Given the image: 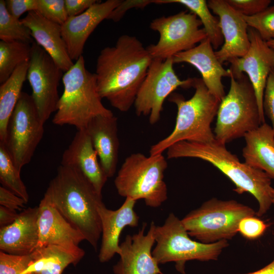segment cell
<instances>
[{
  "label": "cell",
  "mask_w": 274,
  "mask_h": 274,
  "mask_svg": "<svg viewBox=\"0 0 274 274\" xmlns=\"http://www.w3.org/2000/svg\"><path fill=\"white\" fill-rule=\"evenodd\" d=\"M153 3L166 4L177 3L182 5L195 14L200 20L208 38L214 49L222 47L224 43L219 18L212 14L205 0H153Z\"/></svg>",
  "instance_id": "83f0119b"
},
{
  "label": "cell",
  "mask_w": 274,
  "mask_h": 274,
  "mask_svg": "<svg viewBox=\"0 0 274 274\" xmlns=\"http://www.w3.org/2000/svg\"><path fill=\"white\" fill-rule=\"evenodd\" d=\"M61 165L81 172L96 192L101 194L108 178L98 160L90 138L85 129L77 130L71 143L62 154Z\"/></svg>",
  "instance_id": "44dd1931"
},
{
  "label": "cell",
  "mask_w": 274,
  "mask_h": 274,
  "mask_svg": "<svg viewBox=\"0 0 274 274\" xmlns=\"http://www.w3.org/2000/svg\"><path fill=\"white\" fill-rule=\"evenodd\" d=\"M44 197L96 251L102 232L97 211L102 196L83 174L76 168L60 165Z\"/></svg>",
  "instance_id": "7a4b0ae2"
},
{
  "label": "cell",
  "mask_w": 274,
  "mask_h": 274,
  "mask_svg": "<svg viewBox=\"0 0 274 274\" xmlns=\"http://www.w3.org/2000/svg\"><path fill=\"white\" fill-rule=\"evenodd\" d=\"M25 200L6 188L0 187V204L7 208L17 210L24 207Z\"/></svg>",
  "instance_id": "ab89813d"
},
{
  "label": "cell",
  "mask_w": 274,
  "mask_h": 274,
  "mask_svg": "<svg viewBox=\"0 0 274 274\" xmlns=\"http://www.w3.org/2000/svg\"><path fill=\"white\" fill-rule=\"evenodd\" d=\"M230 86L221 100L214 130L215 139L225 145L258 128L262 124L253 87L244 73L230 68Z\"/></svg>",
  "instance_id": "8992f818"
},
{
  "label": "cell",
  "mask_w": 274,
  "mask_h": 274,
  "mask_svg": "<svg viewBox=\"0 0 274 274\" xmlns=\"http://www.w3.org/2000/svg\"><path fill=\"white\" fill-rule=\"evenodd\" d=\"M30 30L8 11L5 1H0V39L5 42L33 43Z\"/></svg>",
  "instance_id": "4dcf8cb0"
},
{
  "label": "cell",
  "mask_w": 274,
  "mask_h": 274,
  "mask_svg": "<svg viewBox=\"0 0 274 274\" xmlns=\"http://www.w3.org/2000/svg\"><path fill=\"white\" fill-rule=\"evenodd\" d=\"M31 260V254L17 255L0 251V274H24Z\"/></svg>",
  "instance_id": "836d02e7"
},
{
  "label": "cell",
  "mask_w": 274,
  "mask_h": 274,
  "mask_svg": "<svg viewBox=\"0 0 274 274\" xmlns=\"http://www.w3.org/2000/svg\"><path fill=\"white\" fill-rule=\"evenodd\" d=\"M38 216V206L27 208L13 223L1 227V251L17 255L34 252L39 241Z\"/></svg>",
  "instance_id": "7402d4cb"
},
{
  "label": "cell",
  "mask_w": 274,
  "mask_h": 274,
  "mask_svg": "<svg viewBox=\"0 0 274 274\" xmlns=\"http://www.w3.org/2000/svg\"><path fill=\"white\" fill-rule=\"evenodd\" d=\"M195 93L189 99L176 92L168 100L177 108L173 130L166 137L153 145L150 155L162 154L173 145L181 141L208 143L215 140L211 124L217 116L221 101L208 89L200 78H194Z\"/></svg>",
  "instance_id": "277c9868"
},
{
  "label": "cell",
  "mask_w": 274,
  "mask_h": 274,
  "mask_svg": "<svg viewBox=\"0 0 274 274\" xmlns=\"http://www.w3.org/2000/svg\"><path fill=\"white\" fill-rule=\"evenodd\" d=\"M243 17L249 27L256 30L263 40L267 42L274 39V5L255 15Z\"/></svg>",
  "instance_id": "1f68e13d"
},
{
  "label": "cell",
  "mask_w": 274,
  "mask_h": 274,
  "mask_svg": "<svg viewBox=\"0 0 274 274\" xmlns=\"http://www.w3.org/2000/svg\"><path fill=\"white\" fill-rule=\"evenodd\" d=\"M62 80L64 89L52 119L54 124L85 129L94 117L114 115L102 104L95 74L86 68L83 55L64 73Z\"/></svg>",
  "instance_id": "5b68a950"
},
{
  "label": "cell",
  "mask_w": 274,
  "mask_h": 274,
  "mask_svg": "<svg viewBox=\"0 0 274 274\" xmlns=\"http://www.w3.org/2000/svg\"><path fill=\"white\" fill-rule=\"evenodd\" d=\"M5 5L9 13L19 19L26 12L36 11L38 0H6Z\"/></svg>",
  "instance_id": "f35d334b"
},
{
  "label": "cell",
  "mask_w": 274,
  "mask_h": 274,
  "mask_svg": "<svg viewBox=\"0 0 274 274\" xmlns=\"http://www.w3.org/2000/svg\"><path fill=\"white\" fill-rule=\"evenodd\" d=\"M174 63L185 62L192 65L200 72L202 80L209 91L221 101L225 96L222 79L230 77L229 69L226 70L216 56L208 38L198 45L173 57Z\"/></svg>",
  "instance_id": "d6986e66"
},
{
  "label": "cell",
  "mask_w": 274,
  "mask_h": 274,
  "mask_svg": "<svg viewBox=\"0 0 274 274\" xmlns=\"http://www.w3.org/2000/svg\"><path fill=\"white\" fill-rule=\"evenodd\" d=\"M155 226L152 222L145 234L147 223H144L137 233L126 235L120 244L119 260L113 267L115 274L161 273L159 264L152 255Z\"/></svg>",
  "instance_id": "9a60e30c"
},
{
  "label": "cell",
  "mask_w": 274,
  "mask_h": 274,
  "mask_svg": "<svg viewBox=\"0 0 274 274\" xmlns=\"http://www.w3.org/2000/svg\"><path fill=\"white\" fill-rule=\"evenodd\" d=\"M68 17L79 15L89 8L96 0H64Z\"/></svg>",
  "instance_id": "60d3db41"
},
{
  "label": "cell",
  "mask_w": 274,
  "mask_h": 274,
  "mask_svg": "<svg viewBox=\"0 0 274 274\" xmlns=\"http://www.w3.org/2000/svg\"><path fill=\"white\" fill-rule=\"evenodd\" d=\"M200 20L190 12L182 11L169 16L153 19L150 28L157 31L159 39L156 44L146 48L152 59L165 60L187 51L208 38Z\"/></svg>",
  "instance_id": "8fae6325"
},
{
  "label": "cell",
  "mask_w": 274,
  "mask_h": 274,
  "mask_svg": "<svg viewBox=\"0 0 274 274\" xmlns=\"http://www.w3.org/2000/svg\"><path fill=\"white\" fill-rule=\"evenodd\" d=\"M84 255L80 247L50 245L37 248L31 254V260L24 274H62L69 265H76Z\"/></svg>",
  "instance_id": "484cf974"
},
{
  "label": "cell",
  "mask_w": 274,
  "mask_h": 274,
  "mask_svg": "<svg viewBox=\"0 0 274 274\" xmlns=\"http://www.w3.org/2000/svg\"><path fill=\"white\" fill-rule=\"evenodd\" d=\"M152 58L135 37L123 35L112 47L102 49L96 64L98 92L122 112L134 105Z\"/></svg>",
  "instance_id": "6da1fadb"
},
{
  "label": "cell",
  "mask_w": 274,
  "mask_h": 274,
  "mask_svg": "<svg viewBox=\"0 0 274 274\" xmlns=\"http://www.w3.org/2000/svg\"><path fill=\"white\" fill-rule=\"evenodd\" d=\"M167 162L162 154L147 156L134 153L127 156L114 180L118 194L135 200L143 199L146 206L160 207L167 198L164 173Z\"/></svg>",
  "instance_id": "52a82bcc"
},
{
  "label": "cell",
  "mask_w": 274,
  "mask_h": 274,
  "mask_svg": "<svg viewBox=\"0 0 274 274\" xmlns=\"http://www.w3.org/2000/svg\"><path fill=\"white\" fill-rule=\"evenodd\" d=\"M268 46L274 50V39L266 42Z\"/></svg>",
  "instance_id": "f6af8a7d"
},
{
  "label": "cell",
  "mask_w": 274,
  "mask_h": 274,
  "mask_svg": "<svg viewBox=\"0 0 274 274\" xmlns=\"http://www.w3.org/2000/svg\"><path fill=\"white\" fill-rule=\"evenodd\" d=\"M168 159L190 157L198 158L211 163L234 184L233 190L239 194L249 192L257 199L258 217L264 215L272 205L269 189L271 179L264 172L241 162L215 139L208 143L189 141L178 142L167 149Z\"/></svg>",
  "instance_id": "3957f363"
},
{
  "label": "cell",
  "mask_w": 274,
  "mask_h": 274,
  "mask_svg": "<svg viewBox=\"0 0 274 274\" xmlns=\"http://www.w3.org/2000/svg\"><path fill=\"white\" fill-rule=\"evenodd\" d=\"M210 9L218 16L224 38L220 49L215 51L216 57L223 64L244 56L250 46L249 26L243 15L231 7L226 0H209Z\"/></svg>",
  "instance_id": "2e32d148"
},
{
  "label": "cell",
  "mask_w": 274,
  "mask_h": 274,
  "mask_svg": "<svg viewBox=\"0 0 274 274\" xmlns=\"http://www.w3.org/2000/svg\"><path fill=\"white\" fill-rule=\"evenodd\" d=\"M136 200L125 198L121 207L116 210L107 208L103 202L98 204L102 228L101 244L98 254L99 261H110L120 251L119 238L123 229L127 226L135 227L139 225V217L134 210Z\"/></svg>",
  "instance_id": "ac0fdd59"
},
{
  "label": "cell",
  "mask_w": 274,
  "mask_h": 274,
  "mask_svg": "<svg viewBox=\"0 0 274 274\" xmlns=\"http://www.w3.org/2000/svg\"><path fill=\"white\" fill-rule=\"evenodd\" d=\"M20 20L30 30L36 43L63 72L74 65L62 37L60 25L49 20L36 11L28 12Z\"/></svg>",
  "instance_id": "cb8c5ba5"
},
{
  "label": "cell",
  "mask_w": 274,
  "mask_h": 274,
  "mask_svg": "<svg viewBox=\"0 0 274 274\" xmlns=\"http://www.w3.org/2000/svg\"><path fill=\"white\" fill-rule=\"evenodd\" d=\"M228 4L242 15H255L269 7L270 0H226Z\"/></svg>",
  "instance_id": "d590c367"
},
{
  "label": "cell",
  "mask_w": 274,
  "mask_h": 274,
  "mask_svg": "<svg viewBox=\"0 0 274 274\" xmlns=\"http://www.w3.org/2000/svg\"><path fill=\"white\" fill-rule=\"evenodd\" d=\"M15 166L5 146L0 143V182L2 186L17 195L27 203L29 195Z\"/></svg>",
  "instance_id": "f546056e"
},
{
  "label": "cell",
  "mask_w": 274,
  "mask_h": 274,
  "mask_svg": "<svg viewBox=\"0 0 274 274\" xmlns=\"http://www.w3.org/2000/svg\"><path fill=\"white\" fill-rule=\"evenodd\" d=\"M38 207L39 241L36 249L50 245L76 249L85 240L45 197Z\"/></svg>",
  "instance_id": "ffe728a7"
},
{
  "label": "cell",
  "mask_w": 274,
  "mask_h": 274,
  "mask_svg": "<svg viewBox=\"0 0 274 274\" xmlns=\"http://www.w3.org/2000/svg\"><path fill=\"white\" fill-rule=\"evenodd\" d=\"M151 3H153L152 0L121 1L120 4L110 14L107 19L111 20L115 22H118L129 9L132 8L144 9Z\"/></svg>",
  "instance_id": "74e56055"
},
{
  "label": "cell",
  "mask_w": 274,
  "mask_h": 274,
  "mask_svg": "<svg viewBox=\"0 0 274 274\" xmlns=\"http://www.w3.org/2000/svg\"><path fill=\"white\" fill-rule=\"evenodd\" d=\"M269 193L271 199L272 204L274 206V188L271 186L269 189Z\"/></svg>",
  "instance_id": "ee69618b"
},
{
  "label": "cell",
  "mask_w": 274,
  "mask_h": 274,
  "mask_svg": "<svg viewBox=\"0 0 274 274\" xmlns=\"http://www.w3.org/2000/svg\"><path fill=\"white\" fill-rule=\"evenodd\" d=\"M242 274H274V259L268 264L258 270Z\"/></svg>",
  "instance_id": "7bdbcfd3"
},
{
  "label": "cell",
  "mask_w": 274,
  "mask_h": 274,
  "mask_svg": "<svg viewBox=\"0 0 274 274\" xmlns=\"http://www.w3.org/2000/svg\"><path fill=\"white\" fill-rule=\"evenodd\" d=\"M121 1H98L82 14L68 17L61 25L62 37L72 60L77 61L82 56L85 43L90 35L101 21L107 19Z\"/></svg>",
  "instance_id": "e0dca14e"
},
{
  "label": "cell",
  "mask_w": 274,
  "mask_h": 274,
  "mask_svg": "<svg viewBox=\"0 0 274 274\" xmlns=\"http://www.w3.org/2000/svg\"><path fill=\"white\" fill-rule=\"evenodd\" d=\"M36 12L49 20L60 25L68 17L64 0H38Z\"/></svg>",
  "instance_id": "d6a6232c"
},
{
  "label": "cell",
  "mask_w": 274,
  "mask_h": 274,
  "mask_svg": "<svg viewBox=\"0 0 274 274\" xmlns=\"http://www.w3.org/2000/svg\"><path fill=\"white\" fill-rule=\"evenodd\" d=\"M248 35L249 50L244 56L230 60V69L247 75L255 91L263 124L265 122L263 108L264 91L268 75L274 68V50L253 28L249 27Z\"/></svg>",
  "instance_id": "5bb4252c"
},
{
  "label": "cell",
  "mask_w": 274,
  "mask_h": 274,
  "mask_svg": "<svg viewBox=\"0 0 274 274\" xmlns=\"http://www.w3.org/2000/svg\"><path fill=\"white\" fill-rule=\"evenodd\" d=\"M18 215L16 210L0 206V227H3L12 224Z\"/></svg>",
  "instance_id": "b9f144b4"
},
{
  "label": "cell",
  "mask_w": 274,
  "mask_h": 274,
  "mask_svg": "<svg viewBox=\"0 0 274 274\" xmlns=\"http://www.w3.org/2000/svg\"><path fill=\"white\" fill-rule=\"evenodd\" d=\"M244 137L246 142L242 150L244 162L274 179V129L271 126L265 122Z\"/></svg>",
  "instance_id": "d4e9b609"
},
{
  "label": "cell",
  "mask_w": 274,
  "mask_h": 274,
  "mask_svg": "<svg viewBox=\"0 0 274 274\" xmlns=\"http://www.w3.org/2000/svg\"><path fill=\"white\" fill-rule=\"evenodd\" d=\"M173 57L153 59L134 104L138 116L149 115L151 125L160 118L165 99L178 87H192L194 78L181 80L174 70Z\"/></svg>",
  "instance_id": "7c38bea8"
},
{
  "label": "cell",
  "mask_w": 274,
  "mask_h": 274,
  "mask_svg": "<svg viewBox=\"0 0 274 274\" xmlns=\"http://www.w3.org/2000/svg\"><path fill=\"white\" fill-rule=\"evenodd\" d=\"M89 135L101 166L108 178L115 175L118 162V120L114 116L93 118L85 129Z\"/></svg>",
  "instance_id": "603a6c76"
},
{
  "label": "cell",
  "mask_w": 274,
  "mask_h": 274,
  "mask_svg": "<svg viewBox=\"0 0 274 274\" xmlns=\"http://www.w3.org/2000/svg\"><path fill=\"white\" fill-rule=\"evenodd\" d=\"M156 245L152 255L159 264L174 262L176 269L185 274L187 261L217 260L223 250L229 246L227 240L203 244L192 239L187 231L174 213H170L161 226L155 228Z\"/></svg>",
  "instance_id": "ba28073f"
},
{
  "label": "cell",
  "mask_w": 274,
  "mask_h": 274,
  "mask_svg": "<svg viewBox=\"0 0 274 274\" xmlns=\"http://www.w3.org/2000/svg\"><path fill=\"white\" fill-rule=\"evenodd\" d=\"M264 114L269 119L274 129V68L270 72L264 89L263 98Z\"/></svg>",
  "instance_id": "8d00e7d4"
},
{
  "label": "cell",
  "mask_w": 274,
  "mask_h": 274,
  "mask_svg": "<svg viewBox=\"0 0 274 274\" xmlns=\"http://www.w3.org/2000/svg\"><path fill=\"white\" fill-rule=\"evenodd\" d=\"M31 44L14 41L0 42V83L5 82L21 64L29 61Z\"/></svg>",
  "instance_id": "f1b7e54d"
},
{
  "label": "cell",
  "mask_w": 274,
  "mask_h": 274,
  "mask_svg": "<svg viewBox=\"0 0 274 274\" xmlns=\"http://www.w3.org/2000/svg\"><path fill=\"white\" fill-rule=\"evenodd\" d=\"M44 122L31 95L22 92L8 123L3 144L20 170L29 163L43 138Z\"/></svg>",
  "instance_id": "30bf717a"
},
{
  "label": "cell",
  "mask_w": 274,
  "mask_h": 274,
  "mask_svg": "<svg viewBox=\"0 0 274 274\" xmlns=\"http://www.w3.org/2000/svg\"><path fill=\"white\" fill-rule=\"evenodd\" d=\"M63 71L36 42L31 44L26 79L41 119L45 123L56 111L60 98L58 87Z\"/></svg>",
  "instance_id": "4fadbf2b"
},
{
  "label": "cell",
  "mask_w": 274,
  "mask_h": 274,
  "mask_svg": "<svg viewBox=\"0 0 274 274\" xmlns=\"http://www.w3.org/2000/svg\"><path fill=\"white\" fill-rule=\"evenodd\" d=\"M256 213L235 200L212 198L190 212L181 222L190 236L203 244H212L231 239L238 232L240 221Z\"/></svg>",
  "instance_id": "9c48e42d"
},
{
  "label": "cell",
  "mask_w": 274,
  "mask_h": 274,
  "mask_svg": "<svg viewBox=\"0 0 274 274\" xmlns=\"http://www.w3.org/2000/svg\"><path fill=\"white\" fill-rule=\"evenodd\" d=\"M28 61L20 65L0 86V143L4 142L9 120L26 79Z\"/></svg>",
  "instance_id": "4316f807"
},
{
  "label": "cell",
  "mask_w": 274,
  "mask_h": 274,
  "mask_svg": "<svg viewBox=\"0 0 274 274\" xmlns=\"http://www.w3.org/2000/svg\"><path fill=\"white\" fill-rule=\"evenodd\" d=\"M267 228V225L262 220L254 216L247 217L240 221L238 232L245 238L253 240L260 237Z\"/></svg>",
  "instance_id": "e575fe53"
}]
</instances>
